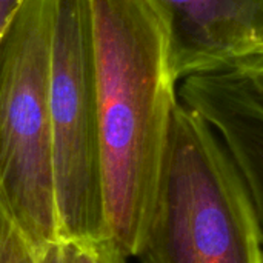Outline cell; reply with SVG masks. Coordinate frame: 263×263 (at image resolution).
Segmentation results:
<instances>
[{"mask_svg":"<svg viewBox=\"0 0 263 263\" xmlns=\"http://www.w3.org/2000/svg\"><path fill=\"white\" fill-rule=\"evenodd\" d=\"M99 248H100V256H102L103 263H128V259L122 256L108 240L100 242Z\"/></svg>","mask_w":263,"mask_h":263,"instance_id":"obj_11","label":"cell"},{"mask_svg":"<svg viewBox=\"0 0 263 263\" xmlns=\"http://www.w3.org/2000/svg\"><path fill=\"white\" fill-rule=\"evenodd\" d=\"M263 49V5H262V18H260V35H259V48Z\"/></svg>","mask_w":263,"mask_h":263,"instance_id":"obj_12","label":"cell"},{"mask_svg":"<svg viewBox=\"0 0 263 263\" xmlns=\"http://www.w3.org/2000/svg\"><path fill=\"white\" fill-rule=\"evenodd\" d=\"M179 97L217 133L230 153L263 245V97L233 68L185 77L179 83Z\"/></svg>","mask_w":263,"mask_h":263,"instance_id":"obj_6","label":"cell"},{"mask_svg":"<svg viewBox=\"0 0 263 263\" xmlns=\"http://www.w3.org/2000/svg\"><path fill=\"white\" fill-rule=\"evenodd\" d=\"M49 112L60 237L94 243L106 240L88 0H57Z\"/></svg>","mask_w":263,"mask_h":263,"instance_id":"obj_4","label":"cell"},{"mask_svg":"<svg viewBox=\"0 0 263 263\" xmlns=\"http://www.w3.org/2000/svg\"><path fill=\"white\" fill-rule=\"evenodd\" d=\"M162 15L179 82L230 68L259 48L263 0H149Z\"/></svg>","mask_w":263,"mask_h":263,"instance_id":"obj_5","label":"cell"},{"mask_svg":"<svg viewBox=\"0 0 263 263\" xmlns=\"http://www.w3.org/2000/svg\"><path fill=\"white\" fill-rule=\"evenodd\" d=\"M25 0H0V43Z\"/></svg>","mask_w":263,"mask_h":263,"instance_id":"obj_10","label":"cell"},{"mask_svg":"<svg viewBox=\"0 0 263 263\" xmlns=\"http://www.w3.org/2000/svg\"><path fill=\"white\" fill-rule=\"evenodd\" d=\"M106 240L137 256L154 205L179 79L149 0H88Z\"/></svg>","mask_w":263,"mask_h":263,"instance_id":"obj_1","label":"cell"},{"mask_svg":"<svg viewBox=\"0 0 263 263\" xmlns=\"http://www.w3.org/2000/svg\"><path fill=\"white\" fill-rule=\"evenodd\" d=\"M0 263H39V248L0 196Z\"/></svg>","mask_w":263,"mask_h":263,"instance_id":"obj_7","label":"cell"},{"mask_svg":"<svg viewBox=\"0 0 263 263\" xmlns=\"http://www.w3.org/2000/svg\"><path fill=\"white\" fill-rule=\"evenodd\" d=\"M99 245L60 237L39 247V263H103Z\"/></svg>","mask_w":263,"mask_h":263,"instance_id":"obj_8","label":"cell"},{"mask_svg":"<svg viewBox=\"0 0 263 263\" xmlns=\"http://www.w3.org/2000/svg\"><path fill=\"white\" fill-rule=\"evenodd\" d=\"M140 263H263L245 183L217 133L179 100Z\"/></svg>","mask_w":263,"mask_h":263,"instance_id":"obj_2","label":"cell"},{"mask_svg":"<svg viewBox=\"0 0 263 263\" xmlns=\"http://www.w3.org/2000/svg\"><path fill=\"white\" fill-rule=\"evenodd\" d=\"M230 68L240 72L263 97V49H256L242 55Z\"/></svg>","mask_w":263,"mask_h":263,"instance_id":"obj_9","label":"cell"},{"mask_svg":"<svg viewBox=\"0 0 263 263\" xmlns=\"http://www.w3.org/2000/svg\"><path fill=\"white\" fill-rule=\"evenodd\" d=\"M57 0H25L0 43V196L39 247L60 239L49 112Z\"/></svg>","mask_w":263,"mask_h":263,"instance_id":"obj_3","label":"cell"}]
</instances>
